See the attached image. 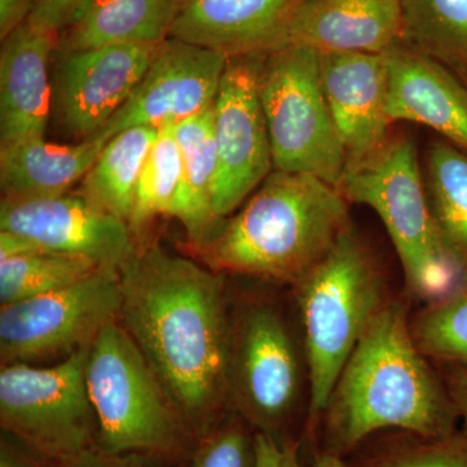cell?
I'll use <instances>...</instances> for the list:
<instances>
[{"mask_svg":"<svg viewBox=\"0 0 467 467\" xmlns=\"http://www.w3.org/2000/svg\"><path fill=\"white\" fill-rule=\"evenodd\" d=\"M140 454L113 456L95 447L75 459L55 462V467H146Z\"/></svg>","mask_w":467,"mask_h":467,"instance_id":"d6a6232c","label":"cell"},{"mask_svg":"<svg viewBox=\"0 0 467 467\" xmlns=\"http://www.w3.org/2000/svg\"><path fill=\"white\" fill-rule=\"evenodd\" d=\"M42 251L36 243L18 234L0 230V261Z\"/></svg>","mask_w":467,"mask_h":467,"instance_id":"d590c367","label":"cell"},{"mask_svg":"<svg viewBox=\"0 0 467 467\" xmlns=\"http://www.w3.org/2000/svg\"><path fill=\"white\" fill-rule=\"evenodd\" d=\"M301 365L284 318L267 306L245 310L232 327V401L260 432L275 435L296 408Z\"/></svg>","mask_w":467,"mask_h":467,"instance_id":"30bf717a","label":"cell"},{"mask_svg":"<svg viewBox=\"0 0 467 467\" xmlns=\"http://www.w3.org/2000/svg\"><path fill=\"white\" fill-rule=\"evenodd\" d=\"M312 467H348L340 459L337 454L331 453V451H324V453L318 454L316 457L315 462Z\"/></svg>","mask_w":467,"mask_h":467,"instance_id":"74e56055","label":"cell"},{"mask_svg":"<svg viewBox=\"0 0 467 467\" xmlns=\"http://www.w3.org/2000/svg\"><path fill=\"white\" fill-rule=\"evenodd\" d=\"M229 57L169 36L160 43L142 81L95 135L110 138L133 126L175 125L213 107Z\"/></svg>","mask_w":467,"mask_h":467,"instance_id":"7c38bea8","label":"cell"},{"mask_svg":"<svg viewBox=\"0 0 467 467\" xmlns=\"http://www.w3.org/2000/svg\"><path fill=\"white\" fill-rule=\"evenodd\" d=\"M107 142L99 137L77 144H57L45 138L0 149L3 198L17 201L63 196L82 181Z\"/></svg>","mask_w":467,"mask_h":467,"instance_id":"ffe728a7","label":"cell"},{"mask_svg":"<svg viewBox=\"0 0 467 467\" xmlns=\"http://www.w3.org/2000/svg\"><path fill=\"white\" fill-rule=\"evenodd\" d=\"M254 467H303L297 448L275 435L257 431L254 435Z\"/></svg>","mask_w":467,"mask_h":467,"instance_id":"4dcf8cb0","label":"cell"},{"mask_svg":"<svg viewBox=\"0 0 467 467\" xmlns=\"http://www.w3.org/2000/svg\"><path fill=\"white\" fill-rule=\"evenodd\" d=\"M303 0H180L171 38L227 57L267 54L285 46Z\"/></svg>","mask_w":467,"mask_h":467,"instance_id":"2e32d148","label":"cell"},{"mask_svg":"<svg viewBox=\"0 0 467 467\" xmlns=\"http://www.w3.org/2000/svg\"><path fill=\"white\" fill-rule=\"evenodd\" d=\"M368 467H467V431L387 451Z\"/></svg>","mask_w":467,"mask_h":467,"instance_id":"f1b7e54d","label":"cell"},{"mask_svg":"<svg viewBox=\"0 0 467 467\" xmlns=\"http://www.w3.org/2000/svg\"><path fill=\"white\" fill-rule=\"evenodd\" d=\"M82 2L84 0H36L27 21L48 32L61 33Z\"/></svg>","mask_w":467,"mask_h":467,"instance_id":"1f68e13d","label":"cell"},{"mask_svg":"<svg viewBox=\"0 0 467 467\" xmlns=\"http://www.w3.org/2000/svg\"><path fill=\"white\" fill-rule=\"evenodd\" d=\"M389 122L429 126L467 152V84L441 61L395 46L387 52Z\"/></svg>","mask_w":467,"mask_h":467,"instance_id":"e0dca14e","label":"cell"},{"mask_svg":"<svg viewBox=\"0 0 467 467\" xmlns=\"http://www.w3.org/2000/svg\"><path fill=\"white\" fill-rule=\"evenodd\" d=\"M401 43L467 84V0H401Z\"/></svg>","mask_w":467,"mask_h":467,"instance_id":"d4e9b609","label":"cell"},{"mask_svg":"<svg viewBox=\"0 0 467 467\" xmlns=\"http://www.w3.org/2000/svg\"><path fill=\"white\" fill-rule=\"evenodd\" d=\"M337 190L347 202L376 212L391 238L411 295L430 303L465 282L436 229L411 138L389 137L370 155L347 162Z\"/></svg>","mask_w":467,"mask_h":467,"instance_id":"277c9868","label":"cell"},{"mask_svg":"<svg viewBox=\"0 0 467 467\" xmlns=\"http://www.w3.org/2000/svg\"><path fill=\"white\" fill-rule=\"evenodd\" d=\"M0 467H36L26 460L23 454L12 450L8 445H2V451H0Z\"/></svg>","mask_w":467,"mask_h":467,"instance_id":"8d00e7d4","label":"cell"},{"mask_svg":"<svg viewBox=\"0 0 467 467\" xmlns=\"http://www.w3.org/2000/svg\"><path fill=\"white\" fill-rule=\"evenodd\" d=\"M348 205L317 177L273 171L198 250L218 273L294 285L348 229Z\"/></svg>","mask_w":467,"mask_h":467,"instance_id":"3957f363","label":"cell"},{"mask_svg":"<svg viewBox=\"0 0 467 467\" xmlns=\"http://www.w3.org/2000/svg\"><path fill=\"white\" fill-rule=\"evenodd\" d=\"M90 344L54 367L18 362L0 370L2 429L54 463L97 447V418L85 377Z\"/></svg>","mask_w":467,"mask_h":467,"instance_id":"ba28073f","label":"cell"},{"mask_svg":"<svg viewBox=\"0 0 467 467\" xmlns=\"http://www.w3.org/2000/svg\"><path fill=\"white\" fill-rule=\"evenodd\" d=\"M183 186V164L173 125L162 126L135 190L128 225L133 235L143 232L160 214L173 217Z\"/></svg>","mask_w":467,"mask_h":467,"instance_id":"484cf974","label":"cell"},{"mask_svg":"<svg viewBox=\"0 0 467 467\" xmlns=\"http://www.w3.org/2000/svg\"><path fill=\"white\" fill-rule=\"evenodd\" d=\"M322 418L327 451L342 456L374 432L400 429L422 439L456 432L447 387L414 343L407 306L386 301L353 349Z\"/></svg>","mask_w":467,"mask_h":467,"instance_id":"7a4b0ae2","label":"cell"},{"mask_svg":"<svg viewBox=\"0 0 467 467\" xmlns=\"http://www.w3.org/2000/svg\"><path fill=\"white\" fill-rule=\"evenodd\" d=\"M427 198L436 229L467 281V155L448 140H434L426 152Z\"/></svg>","mask_w":467,"mask_h":467,"instance_id":"cb8c5ba5","label":"cell"},{"mask_svg":"<svg viewBox=\"0 0 467 467\" xmlns=\"http://www.w3.org/2000/svg\"><path fill=\"white\" fill-rule=\"evenodd\" d=\"M160 130L155 126H133L113 135L81 181L79 192L128 223L138 181Z\"/></svg>","mask_w":467,"mask_h":467,"instance_id":"603a6c76","label":"cell"},{"mask_svg":"<svg viewBox=\"0 0 467 467\" xmlns=\"http://www.w3.org/2000/svg\"><path fill=\"white\" fill-rule=\"evenodd\" d=\"M402 39L401 0H303L285 46L319 54H384Z\"/></svg>","mask_w":467,"mask_h":467,"instance_id":"d6986e66","label":"cell"},{"mask_svg":"<svg viewBox=\"0 0 467 467\" xmlns=\"http://www.w3.org/2000/svg\"><path fill=\"white\" fill-rule=\"evenodd\" d=\"M36 0H0V38L26 23Z\"/></svg>","mask_w":467,"mask_h":467,"instance_id":"836d02e7","label":"cell"},{"mask_svg":"<svg viewBox=\"0 0 467 467\" xmlns=\"http://www.w3.org/2000/svg\"><path fill=\"white\" fill-rule=\"evenodd\" d=\"M260 55L229 57L214 101L217 174L212 209L220 221L241 207L275 168L257 84Z\"/></svg>","mask_w":467,"mask_h":467,"instance_id":"8fae6325","label":"cell"},{"mask_svg":"<svg viewBox=\"0 0 467 467\" xmlns=\"http://www.w3.org/2000/svg\"><path fill=\"white\" fill-rule=\"evenodd\" d=\"M119 319L190 431H211L230 391L232 327L223 276L160 247L119 267Z\"/></svg>","mask_w":467,"mask_h":467,"instance_id":"6da1fadb","label":"cell"},{"mask_svg":"<svg viewBox=\"0 0 467 467\" xmlns=\"http://www.w3.org/2000/svg\"><path fill=\"white\" fill-rule=\"evenodd\" d=\"M445 387L467 431V368L450 367Z\"/></svg>","mask_w":467,"mask_h":467,"instance_id":"e575fe53","label":"cell"},{"mask_svg":"<svg viewBox=\"0 0 467 467\" xmlns=\"http://www.w3.org/2000/svg\"><path fill=\"white\" fill-rule=\"evenodd\" d=\"M410 333L427 358L467 368V281L420 310Z\"/></svg>","mask_w":467,"mask_h":467,"instance_id":"83f0119b","label":"cell"},{"mask_svg":"<svg viewBox=\"0 0 467 467\" xmlns=\"http://www.w3.org/2000/svg\"><path fill=\"white\" fill-rule=\"evenodd\" d=\"M158 46L58 51V106L67 130L81 140L99 133L140 84Z\"/></svg>","mask_w":467,"mask_h":467,"instance_id":"5bb4252c","label":"cell"},{"mask_svg":"<svg viewBox=\"0 0 467 467\" xmlns=\"http://www.w3.org/2000/svg\"><path fill=\"white\" fill-rule=\"evenodd\" d=\"M189 467H254V438L239 422L211 430L202 436Z\"/></svg>","mask_w":467,"mask_h":467,"instance_id":"f546056e","label":"cell"},{"mask_svg":"<svg viewBox=\"0 0 467 467\" xmlns=\"http://www.w3.org/2000/svg\"><path fill=\"white\" fill-rule=\"evenodd\" d=\"M0 230L30 239L42 251L110 269H119L137 251L128 223L81 192L34 201L3 198Z\"/></svg>","mask_w":467,"mask_h":467,"instance_id":"4fadbf2b","label":"cell"},{"mask_svg":"<svg viewBox=\"0 0 467 467\" xmlns=\"http://www.w3.org/2000/svg\"><path fill=\"white\" fill-rule=\"evenodd\" d=\"M58 34L30 24L16 27L0 50V149L45 138L51 106L48 64Z\"/></svg>","mask_w":467,"mask_h":467,"instance_id":"ac0fdd59","label":"cell"},{"mask_svg":"<svg viewBox=\"0 0 467 467\" xmlns=\"http://www.w3.org/2000/svg\"><path fill=\"white\" fill-rule=\"evenodd\" d=\"M121 308L119 269L101 267L82 281L2 306V364L55 358L88 346Z\"/></svg>","mask_w":467,"mask_h":467,"instance_id":"9c48e42d","label":"cell"},{"mask_svg":"<svg viewBox=\"0 0 467 467\" xmlns=\"http://www.w3.org/2000/svg\"><path fill=\"white\" fill-rule=\"evenodd\" d=\"M328 109L348 161L370 155L389 140V72L384 54H321Z\"/></svg>","mask_w":467,"mask_h":467,"instance_id":"9a60e30c","label":"cell"},{"mask_svg":"<svg viewBox=\"0 0 467 467\" xmlns=\"http://www.w3.org/2000/svg\"><path fill=\"white\" fill-rule=\"evenodd\" d=\"M304 331L309 417L317 423L353 349L386 304L376 260L348 227L294 285Z\"/></svg>","mask_w":467,"mask_h":467,"instance_id":"5b68a950","label":"cell"},{"mask_svg":"<svg viewBox=\"0 0 467 467\" xmlns=\"http://www.w3.org/2000/svg\"><path fill=\"white\" fill-rule=\"evenodd\" d=\"M85 377L100 451L113 456L182 453L192 432L119 318L92 340Z\"/></svg>","mask_w":467,"mask_h":467,"instance_id":"8992f818","label":"cell"},{"mask_svg":"<svg viewBox=\"0 0 467 467\" xmlns=\"http://www.w3.org/2000/svg\"><path fill=\"white\" fill-rule=\"evenodd\" d=\"M173 129L183 164L182 192L173 217L182 223L190 241L198 250L207 244L225 223L218 220L212 209L217 174L213 107L178 122Z\"/></svg>","mask_w":467,"mask_h":467,"instance_id":"7402d4cb","label":"cell"},{"mask_svg":"<svg viewBox=\"0 0 467 467\" xmlns=\"http://www.w3.org/2000/svg\"><path fill=\"white\" fill-rule=\"evenodd\" d=\"M257 84L275 171L313 175L339 186L346 150L321 79V54L288 45L261 54Z\"/></svg>","mask_w":467,"mask_h":467,"instance_id":"52a82bcc","label":"cell"},{"mask_svg":"<svg viewBox=\"0 0 467 467\" xmlns=\"http://www.w3.org/2000/svg\"><path fill=\"white\" fill-rule=\"evenodd\" d=\"M101 269L92 261L52 252H34L0 261L2 306L33 299L82 281Z\"/></svg>","mask_w":467,"mask_h":467,"instance_id":"4316f807","label":"cell"},{"mask_svg":"<svg viewBox=\"0 0 467 467\" xmlns=\"http://www.w3.org/2000/svg\"><path fill=\"white\" fill-rule=\"evenodd\" d=\"M180 0H84L58 36L57 51L138 43L171 36Z\"/></svg>","mask_w":467,"mask_h":467,"instance_id":"44dd1931","label":"cell"}]
</instances>
